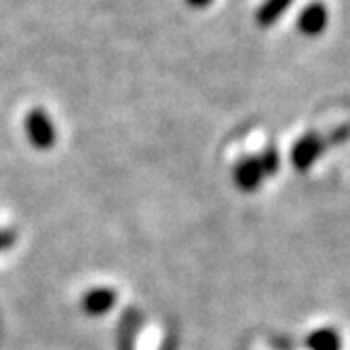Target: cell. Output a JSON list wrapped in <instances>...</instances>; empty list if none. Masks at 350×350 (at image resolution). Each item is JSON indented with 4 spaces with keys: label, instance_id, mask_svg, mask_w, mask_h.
I'll return each mask as SVG.
<instances>
[{
    "label": "cell",
    "instance_id": "5b68a950",
    "mask_svg": "<svg viewBox=\"0 0 350 350\" xmlns=\"http://www.w3.org/2000/svg\"><path fill=\"white\" fill-rule=\"evenodd\" d=\"M293 5V0H264L262 7L256 13V23L260 28H270L272 23H277L285 11Z\"/></svg>",
    "mask_w": 350,
    "mask_h": 350
},
{
    "label": "cell",
    "instance_id": "9c48e42d",
    "mask_svg": "<svg viewBox=\"0 0 350 350\" xmlns=\"http://www.w3.org/2000/svg\"><path fill=\"white\" fill-rule=\"evenodd\" d=\"M186 3L190 7H194V9H205V7H209L213 3V0H186Z\"/></svg>",
    "mask_w": 350,
    "mask_h": 350
},
{
    "label": "cell",
    "instance_id": "ba28073f",
    "mask_svg": "<svg viewBox=\"0 0 350 350\" xmlns=\"http://www.w3.org/2000/svg\"><path fill=\"white\" fill-rule=\"evenodd\" d=\"M260 161L264 165L266 175L268 173H274V171L279 169V154H277V150H274V148H266L264 152L260 154Z\"/></svg>",
    "mask_w": 350,
    "mask_h": 350
},
{
    "label": "cell",
    "instance_id": "277c9868",
    "mask_svg": "<svg viewBox=\"0 0 350 350\" xmlns=\"http://www.w3.org/2000/svg\"><path fill=\"white\" fill-rule=\"evenodd\" d=\"M264 175H266V171H264L260 157H249L243 163H239L234 169V180L243 190H254L256 186H260Z\"/></svg>",
    "mask_w": 350,
    "mask_h": 350
},
{
    "label": "cell",
    "instance_id": "6da1fadb",
    "mask_svg": "<svg viewBox=\"0 0 350 350\" xmlns=\"http://www.w3.org/2000/svg\"><path fill=\"white\" fill-rule=\"evenodd\" d=\"M26 133H28L32 146L34 148H40V150L51 148L53 142H55V137H57L51 118L44 114L42 108H34L26 116Z\"/></svg>",
    "mask_w": 350,
    "mask_h": 350
},
{
    "label": "cell",
    "instance_id": "7a4b0ae2",
    "mask_svg": "<svg viewBox=\"0 0 350 350\" xmlns=\"http://www.w3.org/2000/svg\"><path fill=\"white\" fill-rule=\"evenodd\" d=\"M329 13L323 3H310L302 9L297 17V30L304 36H319L325 28H327Z\"/></svg>",
    "mask_w": 350,
    "mask_h": 350
},
{
    "label": "cell",
    "instance_id": "8992f818",
    "mask_svg": "<svg viewBox=\"0 0 350 350\" xmlns=\"http://www.w3.org/2000/svg\"><path fill=\"white\" fill-rule=\"evenodd\" d=\"M310 350H340V340L332 329H321L308 338Z\"/></svg>",
    "mask_w": 350,
    "mask_h": 350
},
{
    "label": "cell",
    "instance_id": "52a82bcc",
    "mask_svg": "<svg viewBox=\"0 0 350 350\" xmlns=\"http://www.w3.org/2000/svg\"><path fill=\"white\" fill-rule=\"evenodd\" d=\"M112 304V291H95L87 297V308L93 310V312H99L104 310Z\"/></svg>",
    "mask_w": 350,
    "mask_h": 350
},
{
    "label": "cell",
    "instance_id": "3957f363",
    "mask_svg": "<svg viewBox=\"0 0 350 350\" xmlns=\"http://www.w3.org/2000/svg\"><path fill=\"white\" fill-rule=\"evenodd\" d=\"M323 148H325L323 137H319L317 133L304 135L293 146V152H291V161H293L295 169H299V171L308 169L319 159V154L323 152Z\"/></svg>",
    "mask_w": 350,
    "mask_h": 350
}]
</instances>
